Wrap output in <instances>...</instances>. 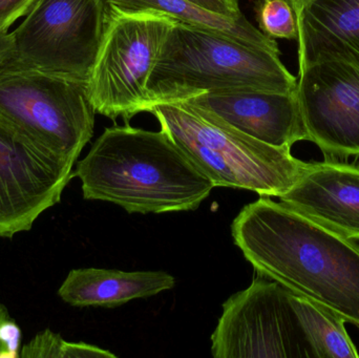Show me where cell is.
Wrapping results in <instances>:
<instances>
[{
	"instance_id": "1",
	"label": "cell",
	"mask_w": 359,
	"mask_h": 358,
	"mask_svg": "<svg viewBox=\"0 0 359 358\" xmlns=\"http://www.w3.org/2000/svg\"><path fill=\"white\" fill-rule=\"evenodd\" d=\"M268 195L244 206L234 244L257 273L359 328V245Z\"/></svg>"
},
{
	"instance_id": "2",
	"label": "cell",
	"mask_w": 359,
	"mask_h": 358,
	"mask_svg": "<svg viewBox=\"0 0 359 358\" xmlns=\"http://www.w3.org/2000/svg\"><path fill=\"white\" fill-rule=\"evenodd\" d=\"M74 177L84 199L111 202L128 214L196 210L215 188L165 130L128 124L105 128Z\"/></svg>"
},
{
	"instance_id": "3",
	"label": "cell",
	"mask_w": 359,
	"mask_h": 358,
	"mask_svg": "<svg viewBox=\"0 0 359 358\" xmlns=\"http://www.w3.org/2000/svg\"><path fill=\"white\" fill-rule=\"evenodd\" d=\"M297 86V77L285 67L280 53L177 22L149 77L147 109L206 92L257 90L294 94Z\"/></svg>"
},
{
	"instance_id": "4",
	"label": "cell",
	"mask_w": 359,
	"mask_h": 358,
	"mask_svg": "<svg viewBox=\"0 0 359 358\" xmlns=\"http://www.w3.org/2000/svg\"><path fill=\"white\" fill-rule=\"evenodd\" d=\"M162 130L212 181L259 195L282 197L303 176L309 163L290 149L261 142L188 101L155 103L147 109Z\"/></svg>"
},
{
	"instance_id": "5",
	"label": "cell",
	"mask_w": 359,
	"mask_h": 358,
	"mask_svg": "<svg viewBox=\"0 0 359 358\" xmlns=\"http://www.w3.org/2000/svg\"><path fill=\"white\" fill-rule=\"evenodd\" d=\"M88 82L4 62L0 117L40 146L75 164L94 135Z\"/></svg>"
},
{
	"instance_id": "6",
	"label": "cell",
	"mask_w": 359,
	"mask_h": 358,
	"mask_svg": "<svg viewBox=\"0 0 359 358\" xmlns=\"http://www.w3.org/2000/svg\"><path fill=\"white\" fill-rule=\"evenodd\" d=\"M177 22L163 13L107 8L104 33L88 81L96 113L128 121L147 111L149 77Z\"/></svg>"
},
{
	"instance_id": "7",
	"label": "cell",
	"mask_w": 359,
	"mask_h": 358,
	"mask_svg": "<svg viewBox=\"0 0 359 358\" xmlns=\"http://www.w3.org/2000/svg\"><path fill=\"white\" fill-rule=\"evenodd\" d=\"M107 19V0H38L11 33L6 62L88 82Z\"/></svg>"
},
{
	"instance_id": "8",
	"label": "cell",
	"mask_w": 359,
	"mask_h": 358,
	"mask_svg": "<svg viewBox=\"0 0 359 358\" xmlns=\"http://www.w3.org/2000/svg\"><path fill=\"white\" fill-rule=\"evenodd\" d=\"M211 343L215 358H314L290 291L259 273L224 303Z\"/></svg>"
},
{
	"instance_id": "9",
	"label": "cell",
	"mask_w": 359,
	"mask_h": 358,
	"mask_svg": "<svg viewBox=\"0 0 359 358\" xmlns=\"http://www.w3.org/2000/svg\"><path fill=\"white\" fill-rule=\"evenodd\" d=\"M74 165L0 117V237L31 230L58 204L74 178Z\"/></svg>"
},
{
	"instance_id": "10",
	"label": "cell",
	"mask_w": 359,
	"mask_h": 358,
	"mask_svg": "<svg viewBox=\"0 0 359 358\" xmlns=\"http://www.w3.org/2000/svg\"><path fill=\"white\" fill-rule=\"evenodd\" d=\"M297 101L308 141L328 157H359V69L323 61L299 69Z\"/></svg>"
},
{
	"instance_id": "11",
	"label": "cell",
	"mask_w": 359,
	"mask_h": 358,
	"mask_svg": "<svg viewBox=\"0 0 359 358\" xmlns=\"http://www.w3.org/2000/svg\"><path fill=\"white\" fill-rule=\"evenodd\" d=\"M240 132L280 149L308 141L297 94L243 90L206 92L188 99Z\"/></svg>"
},
{
	"instance_id": "12",
	"label": "cell",
	"mask_w": 359,
	"mask_h": 358,
	"mask_svg": "<svg viewBox=\"0 0 359 358\" xmlns=\"http://www.w3.org/2000/svg\"><path fill=\"white\" fill-rule=\"evenodd\" d=\"M282 203L347 239L359 241V166L310 162Z\"/></svg>"
},
{
	"instance_id": "13",
	"label": "cell",
	"mask_w": 359,
	"mask_h": 358,
	"mask_svg": "<svg viewBox=\"0 0 359 358\" xmlns=\"http://www.w3.org/2000/svg\"><path fill=\"white\" fill-rule=\"evenodd\" d=\"M297 22L299 69L323 61L359 69V0H309Z\"/></svg>"
},
{
	"instance_id": "14",
	"label": "cell",
	"mask_w": 359,
	"mask_h": 358,
	"mask_svg": "<svg viewBox=\"0 0 359 358\" xmlns=\"http://www.w3.org/2000/svg\"><path fill=\"white\" fill-rule=\"evenodd\" d=\"M176 280L164 271L124 273L81 268L69 271L58 296L74 307L116 308L130 301L151 298L172 289Z\"/></svg>"
},
{
	"instance_id": "15",
	"label": "cell",
	"mask_w": 359,
	"mask_h": 358,
	"mask_svg": "<svg viewBox=\"0 0 359 358\" xmlns=\"http://www.w3.org/2000/svg\"><path fill=\"white\" fill-rule=\"evenodd\" d=\"M107 8L115 12L163 13L179 22L221 34L246 46L280 54L276 39L262 33L246 17L232 18L217 14L190 0H107Z\"/></svg>"
},
{
	"instance_id": "16",
	"label": "cell",
	"mask_w": 359,
	"mask_h": 358,
	"mask_svg": "<svg viewBox=\"0 0 359 358\" xmlns=\"http://www.w3.org/2000/svg\"><path fill=\"white\" fill-rule=\"evenodd\" d=\"M290 302L314 358H358L341 317L290 291Z\"/></svg>"
},
{
	"instance_id": "17",
	"label": "cell",
	"mask_w": 359,
	"mask_h": 358,
	"mask_svg": "<svg viewBox=\"0 0 359 358\" xmlns=\"http://www.w3.org/2000/svg\"><path fill=\"white\" fill-rule=\"evenodd\" d=\"M22 358H116L114 353L86 344L65 342L59 334L46 329L39 332L20 350Z\"/></svg>"
},
{
	"instance_id": "18",
	"label": "cell",
	"mask_w": 359,
	"mask_h": 358,
	"mask_svg": "<svg viewBox=\"0 0 359 358\" xmlns=\"http://www.w3.org/2000/svg\"><path fill=\"white\" fill-rule=\"evenodd\" d=\"M259 29L272 39H299L297 13L289 0H257Z\"/></svg>"
},
{
	"instance_id": "19",
	"label": "cell",
	"mask_w": 359,
	"mask_h": 358,
	"mask_svg": "<svg viewBox=\"0 0 359 358\" xmlns=\"http://www.w3.org/2000/svg\"><path fill=\"white\" fill-rule=\"evenodd\" d=\"M36 0H0V32L8 27L20 17L29 14Z\"/></svg>"
},
{
	"instance_id": "20",
	"label": "cell",
	"mask_w": 359,
	"mask_h": 358,
	"mask_svg": "<svg viewBox=\"0 0 359 358\" xmlns=\"http://www.w3.org/2000/svg\"><path fill=\"white\" fill-rule=\"evenodd\" d=\"M190 1L211 12L225 15L232 18H240L244 16L241 12L240 0H190Z\"/></svg>"
},
{
	"instance_id": "21",
	"label": "cell",
	"mask_w": 359,
	"mask_h": 358,
	"mask_svg": "<svg viewBox=\"0 0 359 358\" xmlns=\"http://www.w3.org/2000/svg\"><path fill=\"white\" fill-rule=\"evenodd\" d=\"M13 48H14V42H13L12 34L0 32V65L12 58Z\"/></svg>"
},
{
	"instance_id": "22",
	"label": "cell",
	"mask_w": 359,
	"mask_h": 358,
	"mask_svg": "<svg viewBox=\"0 0 359 358\" xmlns=\"http://www.w3.org/2000/svg\"><path fill=\"white\" fill-rule=\"evenodd\" d=\"M12 321L8 308L0 303V358H10L8 349L4 342V330L8 323Z\"/></svg>"
},
{
	"instance_id": "23",
	"label": "cell",
	"mask_w": 359,
	"mask_h": 358,
	"mask_svg": "<svg viewBox=\"0 0 359 358\" xmlns=\"http://www.w3.org/2000/svg\"><path fill=\"white\" fill-rule=\"evenodd\" d=\"M309 0H289L291 4H292L293 8H294L295 13H297V17L299 16V13H301L302 8L305 6V4Z\"/></svg>"
}]
</instances>
